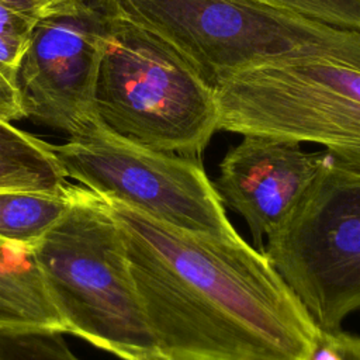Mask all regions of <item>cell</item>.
<instances>
[{"label":"cell","mask_w":360,"mask_h":360,"mask_svg":"<svg viewBox=\"0 0 360 360\" xmlns=\"http://www.w3.org/2000/svg\"><path fill=\"white\" fill-rule=\"evenodd\" d=\"M322 159L323 152H307L298 142L243 135L221 160L214 186L262 250L263 238L285 222L308 191Z\"/></svg>","instance_id":"cell-9"},{"label":"cell","mask_w":360,"mask_h":360,"mask_svg":"<svg viewBox=\"0 0 360 360\" xmlns=\"http://www.w3.org/2000/svg\"><path fill=\"white\" fill-rule=\"evenodd\" d=\"M68 184L52 143L0 118V191L56 193Z\"/></svg>","instance_id":"cell-11"},{"label":"cell","mask_w":360,"mask_h":360,"mask_svg":"<svg viewBox=\"0 0 360 360\" xmlns=\"http://www.w3.org/2000/svg\"><path fill=\"white\" fill-rule=\"evenodd\" d=\"M1 326H39L66 333L32 252L0 238Z\"/></svg>","instance_id":"cell-10"},{"label":"cell","mask_w":360,"mask_h":360,"mask_svg":"<svg viewBox=\"0 0 360 360\" xmlns=\"http://www.w3.org/2000/svg\"><path fill=\"white\" fill-rule=\"evenodd\" d=\"M152 360H205L197 357H187V356H167V354H158Z\"/></svg>","instance_id":"cell-17"},{"label":"cell","mask_w":360,"mask_h":360,"mask_svg":"<svg viewBox=\"0 0 360 360\" xmlns=\"http://www.w3.org/2000/svg\"><path fill=\"white\" fill-rule=\"evenodd\" d=\"M96 112L146 148L197 159L219 128L214 87L167 42L111 13Z\"/></svg>","instance_id":"cell-4"},{"label":"cell","mask_w":360,"mask_h":360,"mask_svg":"<svg viewBox=\"0 0 360 360\" xmlns=\"http://www.w3.org/2000/svg\"><path fill=\"white\" fill-rule=\"evenodd\" d=\"M52 152L86 188L183 231L238 239L221 197L198 159L139 145L100 118Z\"/></svg>","instance_id":"cell-7"},{"label":"cell","mask_w":360,"mask_h":360,"mask_svg":"<svg viewBox=\"0 0 360 360\" xmlns=\"http://www.w3.org/2000/svg\"><path fill=\"white\" fill-rule=\"evenodd\" d=\"M307 360H360V336L343 330H319Z\"/></svg>","instance_id":"cell-16"},{"label":"cell","mask_w":360,"mask_h":360,"mask_svg":"<svg viewBox=\"0 0 360 360\" xmlns=\"http://www.w3.org/2000/svg\"><path fill=\"white\" fill-rule=\"evenodd\" d=\"M111 11L104 0H56L37 21L18 70L25 118L68 134L96 120Z\"/></svg>","instance_id":"cell-8"},{"label":"cell","mask_w":360,"mask_h":360,"mask_svg":"<svg viewBox=\"0 0 360 360\" xmlns=\"http://www.w3.org/2000/svg\"><path fill=\"white\" fill-rule=\"evenodd\" d=\"M262 252L322 332L360 312V167L323 150L316 177Z\"/></svg>","instance_id":"cell-6"},{"label":"cell","mask_w":360,"mask_h":360,"mask_svg":"<svg viewBox=\"0 0 360 360\" xmlns=\"http://www.w3.org/2000/svg\"><path fill=\"white\" fill-rule=\"evenodd\" d=\"M56 0H0V118H25L18 91V70L31 32Z\"/></svg>","instance_id":"cell-12"},{"label":"cell","mask_w":360,"mask_h":360,"mask_svg":"<svg viewBox=\"0 0 360 360\" xmlns=\"http://www.w3.org/2000/svg\"><path fill=\"white\" fill-rule=\"evenodd\" d=\"M72 187L56 193L0 191V238L32 252L66 214Z\"/></svg>","instance_id":"cell-13"},{"label":"cell","mask_w":360,"mask_h":360,"mask_svg":"<svg viewBox=\"0 0 360 360\" xmlns=\"http://www.w3.org/2000/svg\"><path fill=\"white\" fill-rule=\"evenodd\" d=\"M0 360H82L63 333L39 326H1Z\"/></svg>","instance_id":"cell-14"},{"label":"cell","mask_w":360,"mask_h":360,"mask_svg":"<svg viewBox=\"0 0 360 360\" xmlns=\"http://www.w3.org/2000/svg\"><path fill=\"white\" fill-rule=\"evenodd\" d=\"M212 86L219 129L318 143L360 167V69L288 60L228 72Z\"/></svg>","instance_id":"cell-5"},{"label":"cell","mask_w":360,"mask_h":360,"mask_svg":"<svg viewBox=\"0 0 360 360\" xmlns=\"http://www.w3.org/2000/svg\"><path fill=\"white\" fill-rule=\"evenodd\" d=\"M104 198L160 354L307 360L319 329L262 250Z\"/></svg>","instance_id":"cell-1"},{"label":"cell","mask_w":360,"mask_h":360,"mask_svg":"<svg viewBox=\"0 0 360 360\" xmlns=\"http://www.w3.org/2000/svg\"><path fill=\"white\" fill-rule=\"evenodd\" d=\"M174 48L211 86L228 72L325 59L360 69V32L263 0H104ZM214 87V86H212Z\"/></svg>","instance_id":"cell-2"},{"label":"cell","mask_w":360,"mask_h":360,"mask_svg":"<svg viewBox=\"0 0 360 360\" xmlns=\"http://www.w3.org/2000/svg\"><path fill=\"white\" fill-rule=\"evenodd\" d=\"M316 21L360 32V0H263Z\"/></svg>","instance_id":"cell-15"},{"label":"cell","mask_w":360,"mask_h":360,"mask_svg":"<svg viewBox=\"0 0 360 360\" xmlns=\"http://www.w3.org/2000/svg\"><path fill=\"white\" fill-rule=\"evenodd\" d=\"M32 255L66 333L122 360L160 354L103 195L73 186L66 214Z\"/></svg>","instance_id":"cell-3"}]
</instances>
